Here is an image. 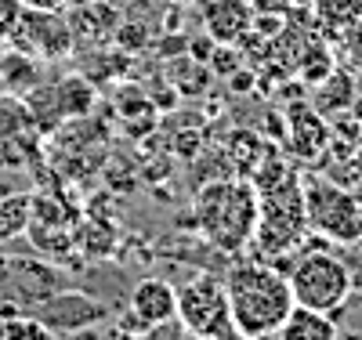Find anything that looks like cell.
<instances>
[{
  "instance_id": "6da1fadb",
  "label": "cell",
  "mask_w": 362,
  "mask_h": 340,
  "mask_svg": "<svg viewBox=\"0 0 362 340\" xmlns=\"http://www.w3.org/2000/svg\"><path fill=\"white\" fill-rule=\"evenodd\" d=\"M221 283L228 297V315L239 336H250V340L272 336L297 307L286 271L261 261H243L228 268Z\"/></svg>"
},
{
  "instance_id": "7a4b0ae2",
  "label": "cell",
  "mask_w": 362,
  "mask_h": 340,
  "mask_svg": "<svg viewBox=\"0 0 362 340\" xmlns=\"http://www.w3.org/2000/svg\"><path fill=\"white\" fill-rule=\"evenodd\" d=\"M203 239L221 254H239L254 242L257 228V189L250 177H210L192 199Z\"/></svg>"
},
{
  "instance_id": "3957f363",
  "label": "cell",
  "mask_w": 362,
  "mask_h": 340,
  "mask_svg": "<svg viewBox=\"0 0 362 340\" xmlns=\"http://www.w3.org/2000/svg\"><path fill=\"white\" fill-rule=\"evenodd\" d=\"M308 235V218H305V192H300V177L286 170L272 189L257 192V228H254V246L264 257H283L297 250Z\"/></svg>"
},
{
  "instance_id": "277c9868",
  "label": "cell",
  "mask_w": 362,
  "mask_h": 340,
  "mask_svg": "<svg viewBox=\"0 0 362 340\" xmlns=\"http://www.w3.org/2000/svg\"><path fill=\"white\" fill-rule=\"evenodd\" d=\"M308 232L329 242H362V184H337L334 177H305Z\"/></svg>"
},
{
  "instance_id": "5b68a950",
  "label": "cell",
  "mask_w": 362,
  "mask_h": 340,
  "mask_svg": "<svg viewBox=\"0 0 362 340\" xmlns=\"http://www.w3.org/2000/svg\"><path fill=\"white\" fill-rule=\"evenodd\" d=\"M290 290H293V300L300 307H312V312H322V315H341V307L351 293V271L341 257L326 254V250H315V254H305L293 268H290Z\"/></svg>"
},
{
  "instance_id": "8992f818",
  "label": "cell",
  "mask_w": 362,
  "mask_h": 340,
  "mask_svg": "<svg viewBox=\"0 0 362 340\" xmlns=\"http://www.w3.org/2000/svg\"><path fill=\"white\" fill-rule=\"evenodd\" d=\"M177 319L189 333L206 336V340H232L235 336L225 283L214 279V275H199V279L177 286Z\"/></svg>"
},
{
  "instance_id": "52a82bcc",
  "label": "cell",
  "mask_w": 362,
  "mask_h": 340,
  "mask_svg": "<svg viewBox=\"0 0 362 340\" xmlns=\"http://www.w3.org/2000/svg\"><path fill=\"white\" fill-rule=\"evenodd\" d=\"M22 98H25L29 112H33L37 131H51V127H58V123H66V119L87 116L90 105H95V87L87 83L83 73H66L62 80H54V83L40 80Z\"/></svg>"
},
{
  "instance_id": "ba28073f",
  "label": "cell",
  "mask_w": 362,
  "mask_h": 340,
  "mask_svg": "<svg viewBox=\"0 0 362 340\" xmlns=\"http://www.w3.org/2000/svg\"><path fill=\"white\" fill-rule=\"evenodd\" d=\"M8 47L37 58V61H58L73 54V33L66 11H37L25 8L15 33L8 37Z\"/></svg>"
},
{
  "instance_id": "9c48e42d",
  "label": "cell",
  "mask_w": 362,
  "mask_h": 340,
  "mask_svg": "<svg viewBox=\"0 0 362 340\" xmlns=\"http://www.w3.org/2000/svg\"><path fill=\"white\" fill-rule=\"evenodd\" d=\"M66 18H69V33H73V51L76 47L98 51L112 44L119 22H124V11L116 8V0H87V4H69Z\"/></svg>"
},
{
  "instance_id": "30bf717a",
  "label": "cell",
  "mask_w": 362,
  "mask_h": 340,
  "mask_svg": "<svg viewBox=\"0 0 362 340\" xmlns=\"http://www.w3.org/2000/svg\"><path fill=\"white\" fill-rule=\"evenodd\" d=\"M47 329L54 333H76L83 326H98L109 312H105V304L95 300V297H83V293H54L47 300H40V307L33 312Z\"/></svg>"
},
{
  "instance_id": "8fae6325",
  "label": "cell",
  "mask_w": 362,
  "mask_h": 340,
  "mask_svg": "<svg viewBox=\"0 0 362 340\" xmlns=\"http://www.w3.org/2000/svg\"><path fill=\"white\" fill-rule=\"evenodd\" d=\"M286 145H290V152L293 156H300V160H315V156H322V148H326V141H329V123H326V116L312 105V102H297V105H290V112H286Z\"/></svg>"
},
{
  "instance_id": "7c38bea8",
  "label": "cell",
  "mask_w": 362,
  "mask_h": 340,
  "mask_svg": "<svg viewBox=\"0 0 362 340\" xmlns=\"http://www.w3.org/2000/svg\"><path fill=\"white\" fill-rule=\"evenodd\" d=\"M254 25L250 0H203V33L214 44H239Z\"/></svg>"
},
{
  "instance_id": "4fadbf2b",
  "label": "cell",
  "mask_w": 362,
  "mask_h": 340,
  "mask_svg": "<svg viewBox=\"0 0 362 340\" xmlns=\"http://www.w3.org/2000/svg\"><path fill=\"white\" fill-rule=\"evenodd\" d=\"M131 315L145 329L167 326L170 319H177V286H170L167 279H141L131 290Z\"/></svg>"
},
{
  "instance_id": "5bb4252c",
  "label": "cell",
  "mask_w": 362,
  "mask_h": 340,
  "mask_svg": "<svg viewBox=\"0 0 362 340\" xmlns=\"http://www.w3.org/2000/svg\"><path fill=\"white\" fill-rule=\"evenodd\" d=\"M276 340H337V326L329 315L322 312H312V307H293V312L286 315V322L272 333Z\"/></svg>"
},
{
  "instance_id": "9a60e30c",
  "label": "cell",
  "mask_w": 362,
  "mask_h": 340,
  "mask_svg": "<svg viewBox=\"0 0 362 340\" xmlns=\"http://www.w3.org/2000/svg\"><path fill=\"white\" fill-rule=\"evenodd\" d=\"M0 87L11 90V95H29L37 83H40V61L29 58L8 44H0Z\"/></svg>"
},
{
  "instance_id": "2e32d148",
  "label": "cell",
  "mask_w": 362,
  "mask_h": 340,
  "mask_svg": "<svg viewBox=\"0 0 362 340\" xmlns=\"http://www.w3.org/2000/svg\"><path fill=\"white\" fill-rule=\"evenodd\" d=\"M334 69H337V58L326 47V40H319V37H308L305 47H300L297 58H293V73L305 83H322Z\"/></svg>"
},
{
  "instance_id": "e0dca14e",
  "label": "cell",
  "mask_w": 362,
  "mask_h": 340,
  "mask_svg": "<svg viewBox=\"0 0 362 340\" xmlns=\"http://www.w3.org/2000/svg\"><path fill=\"white\" fill-rule=\"evenodd\" d=\"M315 29H326L329 37H344V29L362 15V0H312L308 4Z\"/></svg>"
},
{
  "instance_id": "ac0fdd59",
  "label": "cell",
  "mask_w": 362,
  "mask_h": 340,
  "mask_svg": "<svg viewBox=\"0 0 362 340\" xmlns=\"http://www.w3.org/2000/svg\"><path fill=\"white\" fill-rule=\"evenodd\" d=\"M29 218H33V196L29 192L0 196V242H11V239L25 235Z\"/></svg>"
},
{
  "instance_id": "d6986e66",
  "label": "cell",
  "mask_w": 362,
  "mask_h": 340,
  "mask_svg": "<svg viewBox=\"0 0 362 340\" xmlns=\"http://www.w3.org/2000/svg\"><path fill=\"white\" fill-rule=\"evenodd\" d=\"M29 131H37V123H33V112H29L25 98L11 95V90H0V145L18 134H29Z\"/></svg>"
},
{
  "instance_id": "ffe728a7",
  "label": "cell",
  "mask_w": 362,
  "mask_h": 340,
  "mask_svg": "<svg viewBox=\"0 0 362 340\" xmlns=\"http://www.w3.org/2000/svg\"><path fill=\"white\" fill-rule=\"evenodd\" d=\"M348 102H351V80H348V73H341V69H334L322 83H315V109L319 112H334V109H348Z\"/></svg>"
},
{
  "instance_id": "44dd1931",
  "label": "cell",
  "mask_w": 362,
  "mask_h": 340,
  "mask_svg": "<svg viewBox=\"0 0 362 340\" xmlns=\"http://www.w3.org/2000/svg\"><path fill=\"white\" fill-rule=\"evenodd\" d=\"M170 83H177V90L181 95H199V90H206V83H210V69L203 66V61H196V58H170Z\"/></svg>"
},
{
  "instance_id": "7402d4cb",
  "label": "cell",
  "mask_w": 362,
  "mask_h": 340,
  "mask_svg": "<svg viewBox=\"0 0 362 340\" xmlns=\"http://www.w3.org/2000/svg\"><path fill=\"white\" fill-rule=\"evenodd\" d=\"M261 148H264V141L257 138V134H250V131H232V138L225 141V156L232 160V163H239V177H250V170H254V163H257V156H261Z\"/></svg>"
},
{
  "instance_id": "603a6c76",
  "label": "cell",
  "mask_w": 362,
  "mask_h": 340,
  "mask_svg": "<svg viewBox=\"0 0 362 340\" xmlns=\"http://www.w3.org/2000/svg\"><path fill=\"white\" fill-rule=\"evenodd\" d=\"M0 340H58L37 315H4L0 319Z\"/></svg>"
},
{
  "instance_id": "cb8c5ba5",
  "label": "cell",
  "mask_w": 362,
  "mask_h": 340,
  "mask_svg": "<svg viewBox=\"0 0 362 340\" xmlns=\"http://www.w3.org/2000/svg\"><path fill=\"white\" fill-rule=\"evenodd\" d=\"M112 44L119 47V51H145V47H153V33H148V25H138V22H119V29H116V37H112Z\"/></svg>"
},
{
  "instance_id": "d4e9b609",
  "label": "cell",
  "mask_w": 362,
  "mask_h": 340,
  "mask_svg": "<svg viewBox=\"0 0 362 340\" xmlns=\"http://www.w3.org/2000/svg\"><path fill=\"white\" fill-rule=\"evenodd\" d=\"M239 66H243V51H239L235 44H218L214 54H210V61H206V69L214 76H232Z\"/></svg>"
},
{
  "instance_id": "484cf974",
  "label": "cell",
  "mask_w": 362,
  "mask_h": 340,
  "mask_svg": "<svg viewBox=\"0 0 362 340\" xmlns=\"http://www.w3.org/2000/svg\"><path fill=\"white\" fill-rule=\"evenodd\" d=\"M22 11H25L22 0H0V44H8V37L15 33Z\"/></svg>"
},
{
  "instance_id": "4316f807",
  "label": "cell",
  "mask_w": 362,
  "mask_h": 340,
  "mask_svg": "<svg viewBox=\"0 0 362 340\" xmlns=\"http://www.w3.org/2000/svg\"><path fill=\"white\" fill-rule=\"evenodd\" d=\"M344 47H348V54H351V61H358V66H362V15L344 29Z\"/></svg>"
},
{
  "instance_id": "83f0119b",
  "label": "cell",
  "mask_w": 362,
  "mask_h": 340,
  "mask_svg": "<svg viewBox=\"0 0 362 340\" xmlns=\"http://www.w3.org/2000/svg\"><path fill=\"white\" fill-rule=\"evenodd\" d=\"M293 4H297V0H250L254 15H279V18H283Z\"/></svg>"
},
{
  "instance_id": "f1b7e54d",
  "label": "cell",
  "mask_w": 362,
  "mask_h": 340,
  "mask_svg": "<svg viewBox=\"0 0 362 340\" xmlns=\"http://www.w3.org/2000/svg\"><path fill=\"white\" fill-rule=\"evenodd\" d=\"M214 47H218V44H214V40H210V37L203 33V37L189 40V51H185V54H189V58H196V61H203V66H206V61H210V54H214Z\"/></svg>"
},
{
  "instance_id": "f546056e",
  "label": "cell",
  "mask_w": 362,
  "mask_h": 340,
  "mask_svg": "<svg viewBox=\"0 0 362 340\" xmlns=\"http://www.w3.org/2000/svg\"><path fill=\"white\" fill-rule=\"evenodd\" d=\"M185 51H189V37H181V33H174V37L167 33L163 44H160V54L163 58H177V54H185Z\"/></svg>"
},
{
  "instance_id": "4dcf8cb0",
  "label": "cell",
  "mask_w": 362,
  "mask_h": 340,
  "mask_svg": "<svg viewBox=\"0 0 362 340\" xmlns=\"http://www.w3.org/2000/svg\"><path fill=\"white\" fill-rule=\"evenodd\" d=\"M228 83H232V90H239V95H247V90L254 87V73L239 66V69H235V73L228 76Z\"/></svg>"
},
{
  "instance_id": "1f68e13d",
  "label": "cell",
  "mask_w": 362,
  "mask_h": 340,
  "mask_svg": "<svg viewBox=\"0 0 362 340\" xmlns=\"http://www.w3.org/2000/svg\"><path fill=\"white\" fill-rule=\"evenodd\" d=\"M25 8H37V11H66L69 0H22Z\"/></svg>"
},
{
  "instance_id": "d6a6232c",
  "label": "cell",
  "mask_w": 362,
  "mask_h": 340,
  "mask_svg": "<svg viewBox=\"0 0 362 340\" xmlns=\"http://www.w3.org/2000/svg\"><path fill=\"white\" fill-rule=\"evenodd\" d=\"M69 340H102V336L95 333V326H83V329H76V333H69Z\"/></svg>"
},
{
  "instance_id": "836d02e7",
  "label": "cell",
  "mask_w": 362,
  "mask_h": 340,
  "mask_svg": "<svg viewBox=\"0 0 362 340\" xmlns=\"http://www.w3.org/2000/svg\"><path fill=\"white\" fill-rule=\"evenodd\" d=\"M351 170H355V177H358V184H362V141H358V148L351 152Z\"/></svg>"
},
{
  "instance_id": "e575fe53",
  "label": "cell",
  "mask_w": 362,
  "mask_h": 340,
  "mask_svg": "<svg viewBox=\"0 0 362 340\" xmlns=\"http://www.w3.org/2000/svg\"><path fill=\"white\" fill-rule=\"evenodd\" d=\"M170 4H181V8H192V4H203V0H170Z\"/></svg>"
},
{
  "instance_id": "d590c367",
  "label": "cell",
  "mask_w": 362,
  "mask_h": 340,
  "mask_svg": "<svg viewBox=\"0 0 362 340\" xmlns=\"http://www.w3.org/2000/svg\"><path fill=\"white\" fill-rule=\"evenodd\" d=\"M69 4H87V0H69Z\"/></svg>"
}]
</instances>
